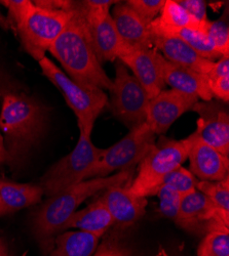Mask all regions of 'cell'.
<instances>
[{
    "instance_id": "obj_17",
    "label": "cell",
    "mask_w": 229,
    "mask_h": 256,
    "mask_svg": "<svg viewBox=\"0 0 229 256\" xmlns=\"http://www.w3.org/2000/svg\"><path fill=\"white\" fill-rule=\"evenodd\" d=\"M150 40L151 46H154L162 52L163 58L176 66L202 75H207L214 66L215 62L201 58L178 37L150 35Z\"/></svg>"
},
{
    "instance_id": "obj_16",
    "label": "cell",
    "mask_w": 229,
    "mask_h": 256,
    "mask_svg": "<svg viewBox=\"0 0 229 256\" xmlns=\"http://www.w3.org/2000/svg\"><path fill=\"white\" fill-rule=\"evenodd\" d=\"M86 22L95 52L101 64L114 62L131 50L118 34L110 14Z\"/></svg>"
},
{
    "instance_id": "obj_5",
    "label": "cell",
    "mask_w": 229,
    "mask_h": 256,
    "mask_svg": "<svg viewBox=\"0 0 229 256\" xmlns=\"http://www.w3.org/2000/svg\"><path fill=\"white\" fill-rule=\"evenodd\" d=\"M38 62L44 75L62 92L76 116L79 132L91 136L98 116L108 104L107 94L100 88L77 84L47 56Z\"/></svg>"
},
{
    "instance_id": "obj_34",
    "label": "cell",
    "mask_w": 229,
    "mask_h": 256,
    "mask_svg": "<svg viewBox=\"0 0 229 256\" xmlns=\"http://www.w3.org/2000/svg\"><path fill=\"white\" fill-rule=\"evenodd\" d=\"M209 88L212 96L227 104L229 100V76L209 80Z\"/></svg>"
},
{
    "instance_id": "obj_38",
    "label": "cell",
    "mask_w": 229,
    "mask_h": 256,
    "mask_svg": "<svg viewBox=\"0 0 229 256\" xmlns=\"http://www.w3.org/2000/svg\"><path fill=\"white\" fill-rule=\"evenodd\" d=\"M0 256H11L9 253L8 246L4 241V239L2 238H0Z\"/></svg>"
},
{
    "instance_id": "obj_24",
    "label": "cell",
    "mask_w": 229,
    "mask_h": 256,
    "mask_svg": "<svg viewBox=\"0 0 229 256\" xmlns=\"http://www.w3.org/2000/svg\"><path fill=\"white\" fill-rule=\"evenodd\" d=\"M166 36H175L183 40L201 58L215 62L222 56L214 48L212 42L204 29H179Z\"/></svg>"
},
{
    "instance_id": "obj_30",
    "label": "cell",
    "mask_w": 229,
    "mask_h": 256,
    "mask_svg": "<svg viewBox=\"0 0 229 256\" xmlns=\"http://www.w3.org/2000/svg\"><path fill=\"white\" fill-rule=\"evenodd\" d=\"M0 4L7 8L9 12V22L17 29L22 25L34 8V4L30 0H3Z\"/></svg>"
},
{
    "instance_id": "obj_12",
    "label": "cell",
    "mask_w": 229,
    "mask_h": 256,
    "mask_svg": "<svg viewBox=\"0 0 229 256\" xmlns=\"http://www.w3.org/2000/svg\"><path fill=\"white\" fill-rule=\"evenodd\" d=\"M199 100L174 90H163L148 102L145 123L155 136L163 134Z\"/></svg>"
},
{
    "instance_id": "obj_11",
    "label": "cell",
    "mask_w": 229,
    "mask_h": 256,
    "mask_svg": "<svg viewBox=\"0 0 229 256\" xmlns=\"http://www.w3.org/2000/svg\"><path fill=\"white\" fill-rule=\"evenodd\" d=\"M223 102H197L191 111L197 113V138L229 158V112Z\"/></svg>"
},
{
    "instance_id": "obj_8",
    "label": "cell",
    "mask_w": 229,
    "mask_h": 256,
    "mask_svg": "<svg viewBox=\"0 0 229 256\" xmlns=\"http://www.w3.org/2000/svg\"><path fill=\"white\" fill-rule=\"evenodd\" d=\"M72 14V10L49 8L34 4L25 22L16 29L26 52L38 62L43 60L65 29Z\"/></svg>"
},
{
    "instance_id": "obj_15",
    "label": "cell",
    "mask_w": 229,
    "mask_h": 256,
    "mask_svg": "<svg viewBox=\"0 0 229 256\" xmlns=\"http://www.w3.org/2000/svg\"><path fill=\"white\" fill-rule=\"evenodd\" d=\"M192 134V144L189 150L190 172L198 180L205 182H220L228 176L229 158L209 144H204Z\"/></svg>"
},
{
    "instance_id": "obj_36",
    "label": "cell",
    "mask_w": 229,
    "mask_h": 256,
    "mask_svg": "<svg viewBox=\"0 0 229 256\" xmlns=\"http://www.w3.org/2000/svg\"><path fill=\"white\" fill-rule=\"evenodd\" d=\"M6 161H8V153L5 146L4 136L2 134V132H0V165L4 164Z\"/></svg>"
},
{
    "instance_id": "obj_4",
    "label": "cell",
    "mask_w": 229,
    "mask_h": 256,
    "mask_svg": "<svg viewBox=\"0 0 229 256\" xmlns=\"http://www.w3.org/2000/svg\"><path fill=\"white\" fill-rule=\"evenodd\" d=\"M192 140L190 134L184 140H163L155 144L139 163L138 174L129 186L131 193L142 198L154 196L164 178L188 159Z\"/></svg>"
},
{
    "instance_id": "obj_22",
    "label": "cell",
    "mask_w": 229,
    "mask_h": 256,
    "mask_svg": "<svg viewBox=\"0 0 229 256\" xmlns=\"http://www.w3.org/2000/svg\"><path fill=\"white\" fill-rule=\"evenodd\" d=\"M112 226H114V220L110 212L102 200L99 199L88 207L75 211L64 226L63 232L73 228L101 238Z\"/></svg>"
},
{
    "instance_id": "obj_31",
    "label": "cell",
    "mask_w": 229,
    "mask_h": 256,
    "mask_svg": "<svg viewBox=\"0 0 229 256\" xmlns=\"http://www.w3.org/2000/svg\"><path fill=\"white\" fill-rule=\"evenodd\" d=\"M164 2L165 0H128L126 2L147 27L157 18Z\"/></svg>"
},
{
    "instance_id": "obj_26",
    "label": "cell",
    "mask_w": 229,
    "mask_h": 256,
    "mask_svg": "<svg viewBox=\"0 0 229 256\" xmlns=\"http://www.w3.org/2000/svg\"><path fill=\"white\" fill-rule=\"evenodd\" d=\"M196 190L221 211L229 213V176L220 182L198 180Z\"/></svg>"
},
{
    "instance_id": "obj_29",
    "label": "cell",
    "mask_w": 229,
    "mask_h": 256,
    "mask_svg": "<svg viewBox=\"0 0 229 256\" xmlns=\"http://www.w3.org/2000/svg\"><path fill=\"white\" fill-rule=\"evenodd\" d=\"M155 195L159 198V210L161 214L175 222L179 212L182 196L166 186H160Z\"/></svg>"
},
{
    "instance_id": "obj_32",
    "label": "cell",
    "mask_w": 229,
    "mask_h": 256,
    "mask_svg": "<svg viewBox=\"0 0 229 256\" xmlns=\"http://www.w3.org/2000/svg\"><path fill=\"white\" fill-rule=\"evenodd\" d=\"M93 256H134L116 236H110L99 244Z\"/></svg>"
},
{
    "instance_id": "obj_35",
    "label": "cell",
    "mask_w": 229,
    "mask_h": 256,
    "mask_svg": "<svg viewBox=\"0 0 229 256\" xmlns=\"http://www.w3.org/2000/svg\"><path fill=\"white\" fill-rule=\"evenodd\" d=\"M224 76H229V58L228 56H222L219 60L215 62L211 71L206 75L209 80L217 79Z\"/></svg>"
},
{
    "instance_id": "obj_3",
    "label": "cell",
    "mask_w": 229,
    "mask_h": 256,
    "mask_svg": "<svg viewBox=\"0 0 229 256\" xmlns=\"http://www.w3.org/2000/svg\"><path fill=\"white\" fill-rule=\"evenodd\" d=\"M47 120L45 106L25 94L4 96L0 132L4 134L8 161L18 163L43 134Z\"/></svg>"
},
{
    "instance_id": "obj_14",
    "label": "cell",
    "mask_w": 229,
    "mask_h": 256,
    "mask_svg": "<svg viewBox=\"0 0 229 256\" xmlns=\"http://www.w3.org/2000/svg\"><path fill=\"white\" fill-rule=\"evenodd\" d=\"M129 184L113 186L105 190L100 198L105 204L118 228H126L135 224L146 211V198L133 195Z\"/></svg>"
},
{
    "instance_id": "obj_21",
    "label": "cell",
    "mask_w": 229,
    "mask_h": 256,
    "mask_svg": "<svg viewBox=\"0 0 229 256\" xmlns=\"http://www.w3.org/2000/svg\"><path fill=\"white\" fill-rule=\"evenodd\" d=\"M206 23H201L190 16L178 2L165 0L159 16L152 20L147 28L150 35L166 36L179 29H204Z\"/></svg>"
},
{
    "instance_id": "obj_7",
    "label": "cell",
    "mask_w": 229,
    "mask_h": 256,
    "mask_svg": "<svg viewBox=\"0 0 229 256\" xmlns=\"http://www.w3.org/2000/svg\"><path fill=\"white\" fill-rule=\"evenodd\" d=\"M156 136L143 123L130 130V132L103 153L97 164L91 169L87 180L106 178L111 174L133 169L154 146Z\"/></svg>"
},
{
    "instance_id": "obj_37",
    "label": "cell",
    "mask_w": 229,
    "mask_h": 256,
    "mask_svg": "<svg viewBox=\"0 0 229 256\" xmlns=\"http://www.w3.org/2000/svg\"><path fill=\"white\" fill-rule=\"evenodd\" d=\"M0 28H3L4 30H8L11 28L8 18L2 12H0Z\"/></svg>"
},
{
    "instance_id": "obj_18",
    "label": "cell",
    "mask_w": 229,
    "mask_h": 256,
    "mask_svg": "<svg viewBox=\"0 0 229 256\" xmlns=\"http://www.w3.org/2000/svg\"><path fill=\"white\" fill-rule=\"evenodd\" d=\"M161 66L164 83L170 85L172 90L194 96L203 102L213 100L206 75L176 66L164 60L163 56Z\"/></svg>"
},
{
    "instance_id": "obj_20",
    "label": "cell",
    "mask_w": 229,
    "mask_h": 256,
    "mask_svg": "<svg viewBox=\"0 0 229 256\" xmlns=\"http://www.w3.org/2000/svg\"><path fill=\"white\" fill-rule=\"evenodd\" d=\"M44 196L39 184H18L0 178V218L38 204Z\"/></svg>"
},
{
    "instance_id": "obj_9",
    "label": "cell",
    "mask_w": 229,
    "mask_h": 256,
    "mask_svg": "<svg viewBox=\"0 0 229 256\" xmlns=\"http://www.w3.org/2000/svg\"><path fill=\"white\" fill-rule=\"evenodd\" d=\"M109 92V109L117 120L130 130L145 123L150 98L120 60H116L115 77Z\"/></svg>"
},
{
    "instance_id": "obj_25",
    "label": "cell",
    "mask_w": 229,
    "mask_h": 256,
    "mask_svg": "<svg viewBox=\"0 0 229 256\" xmlns=\"http://www.w3.org/2000/svg\"><path fill=\"white\" fill-rule=\"evenodd\" d=\"M197 256H229L228 228L207 232L198 245Z\"/></svg>"
},
{
    "instance_id": "obj_13",
    "label": "cell",
    "mask_w": 229,
    "mask_h": 256,
    "mask_svg": "<svg viewBox=\"0 0 229 256\" xmlns=\"http://www.w3.org/2000/svg\"><path fill=\"white\" fill-rule=\"evenodd\" d=\"M120 60L142 85L149 98H153L164 90L162 56L152 48H131Z\"/></svg>"
},
{
    "instance_id": "obj_28",
    "label": "cell",
    "mask_w": 229,
    "mask_h": 256,
    "mask_svg": "<svg viewBox=\"0 0 229 256\" xmlns=\"http://www.w3.org/2000/svg\"><path fill=\"white\" fill-rule=\"evenodd\" d=\"M205 33L209 36L214 48L222 56H228L229 52V29L224 20H209L205 25Z\"/></svg>"
},
{
    "instance_id": "obj_2",
    "label": "cell",
    "mask_w": 229,
    "mask_h": 256,
    "mask_svg": "<svg viewBox=\"0 0 229 256\" xmlns=\"http://www.w3.org/2000/svg\"><path fill=\"white\" fill-rule=\"evenodd\" d=\"M71 10V18L49 52L77 84L88 88L110 90L112 80L97 58L86 20L76 10L74 2Z\"/></svg>"
},
{
    "instance_id": "obj_6",
    "label": "cell",
    "mask_w": 229,
    "mask_h": 256,
    "mask_svg": "<svg viewBox=\"0 0 229 256\" xmlns=\"http://www.w3.org/2000/svg\"><path fill=\"white\" fill-rule=\"evenodd\" d=\"M79 132L78 142L73 150L51 166L40 178L39 186L47 197L87 180L91 169L99 161L103 148L93 144L90 134Z\"/></svg>"
},
{
    "instance_id": "obj_19",
    "label": "cell",
    "mask_w": 229,
    "mask_h": 256,
    "mask_svg": "<svg viewBox=\"0 0 229 256\" xmlns=\"http://www.w3.org/2000/svg\"><path fill=\"white\" fill-rule=\"evenodd\" d=\"M110 16L118 34L127 46L131 48H151L147 26L126 2L115 4Z\"/></svg>"
},
{
    "instance_id": "obj_10",
    "label": "cell",
    "mask_w": 229,
    "mask_h": 256,
    "mask_svg": "<svg viewBox=\"0 0 229 256\" xmlns=\"http://www.w3.org/2000/svg\"><path fill=\"white\" fill-rule=\"evenodd\" d=\"M175 222L190 234H204L215 228L229 226V213L219 210L205 195L195 190L183 196Z\"/></svg>"
},
{
    "instance_id": "obj_33",
    "label": "cell",
    "mask_w": 229,
    "mask_h": 256,
    "mask_svg": "<svg viewBox=\"0 0 229 256\" xmlns=\"http://www.w3.org/2000/svg\"><path fill=\"white\" fill-rule=\"evenodd\" d=\"M178 4L199 22L206 23L209 20L206 14V4L202 0H179Z\"/></svg>"
},
{
    "instance_id": "obj_27",
    "label": "cell",
    "mask_w": 229,
    "mask_h": 256,
    "mask_svg": "<svg viewBox=\"0 0 229 256\" xmlns=\"http://www.w3.org/2000/svg\"><path fill=\"white\" fill-rule=\"evenodd\" d=\"M198 180L190 172V170L180 166L164 178L161 186H166L179 193L182 197L196 190Z\"/></svg>"
},
{
    "instance_id": "obj_23",
    "label": "cell",
    "mask_w": 229,
    "mask_h": 256,
    "mask_svg": "<svg viewBox=\"0 0 229 256\" xmlns=\"http://www.w3.org/2000/svg\"><path fill=\"white\" fill-rule=\"evenodd\" d=\"M99 243L100 238L87 232H62L55 239L51 256H93Z\"/></svg>"
},
{
    "instance_id": "obj_1",
    "label": "cell",
    "mask_w": 229,
    "mask_h": 256,
    "mask_svg": "<svg viewBox=\"0 0 229 256\" xmlns=\"http://www.w3.org/2000/svg\"><path fill=\"white\" fill-rule=\"evenodd\" d=\"M132 176L133 169H130L106 178L87 180L48 197L32 218L33 234L40 247L52 251L56 237L63 232L64 226L81 203L110 186L131 184Z\"/></svg>"
}]
</instances>
